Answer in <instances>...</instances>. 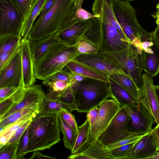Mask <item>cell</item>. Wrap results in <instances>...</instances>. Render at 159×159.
<instances>
[{"label": "cell", "mask_w": 159, "mask_h": 159, "mask_svg": "<svg viewBox=\"0 0 159 159\" xmlns=\"http://www.w3.org/2000/svg\"><path fill=\"white\" fill-rule=\"evenodd\" d=\"M28 128L27 153L50 149L60 141L58 113H39L33 117Z\"/></svg>", "instance_id": "1"}, {"label": "cell", "mask_w": 159, "mask_h": 159, "mask_svg": "<svg viewBox=\"0 0 159 159\" xmlns=\"http://www.w3.org/2000/svg\"><path fill=\"white\" fill-rule=\"evenodd\" d=\"M80 54L76 44L71 45L59 41L52 45L35 63L34 71L36 78L43 80L61 71Z\"/></svg>", "instance_id": "2"}, {"label": "cell", "mask_w": 159, "mask_h": 159, "mask_svg": "<svg viewBox=\"0 0 159 159\" xmlns=\"http://www.w3.org/2000/svg\"><path fill=\"white\" fill-rule=\"evenodd\" d=\"M76 0H57L39 20L33 25L27 39L36 41L65 28L67 17Z\"/></svg>", "instance_id": "3"}, {"label": "cell", "mask_w": 159, "mask_h": 159, "mask_svg": "<svg viewBox=\"0 0 159 159\" xmlns=\"http://www.w3.org/2000/svg\"><path fill=\"white\" fill-rule=\"evenodd\" d=\"M71 84L74 89V104L78 112L87 113L108 98H112L109 83L88 77Z\"/></svg>", "instance_id": "4"}, {"label": "cell", "mask_w": 159, "mask_h": 159, "mask_svg": "<svg viewBox=\"0 0 159 159\" xmlns=\"http://www.w3.org/2000/svg\"><path fill=\"white\" fill-rule=\"evenodd\" d=\"M116 19L125 36L132 44L139 47L142 42L152 41V33L146 31L138 20L136 11L129 2L113 0Z\"/></svg>", "instance_id": "5"}, {"label": "cell", "mask_w": 159, "mask_h": 159, "mask_svg": "<svg viewBox=\"0 0 159 159\" xmlns=\"http://www.w3.org/2000/svg\"><path fill=\"white\" fill-rule=\"evenodd\" d=\"M106 60L119 66L132 79L140 89L143 85V51L132 43L117 51L98 52Z\"/></svg>", "instance_id": "6"}, {"label": "cell", "mask_w": 159, "mask_h": 159, "mask_svg": "<svg viewBox=\"0 0 159 159\" xmlns=\"http://www.w3.org/2000/svg\"><path fill=\"white\" fill-rule=\"evenodd\" d=\"M129 118L125 106L120 107L106 129L97 138V141L106 147L129 135L131 134L127 129Z\"/></svg>", "instance_id": "7"}, {"label": "cell", "mask_w": 159, "mask_h": 159, "mask_svg": "<svg viewBox=\"0 0 159 159\" xmlns=\"http://www.w3.org/2000/svg\"><path fill=\"white\" fill-rule=\"evenodd\" d=\"M25 22L11 0H0V38L21 35Z\"/></svg>", "instance_id": "8"}, {"label": "cell", "mask_w": 159, "mask_h": 159, "mask_svg": "<svg viewBox=\"0 0 159 159\" xmlns=\"http://www.w3.org/2000/svg\"><path fill=\"white\" fill-rule=\"evenodd\" d=\"M125 107L130 116L127 126L128 131L142 135L152 130L154 119L142 103L139 101L135 105Z\"/></svg>", "instance_id": "9"}, {"label": "cell", "mask_w": 159, "mask_h": 159, "mask_svg": "<svg viewBox=\"0 0 159 159\" xmlns=\"http://www.w3.org/2000/svg\"><path fill=\"white\" fill-rule=\"evenodd\" d=\"M120 107L114 99H107L99 106V112L96 121L91 127L90 141H96L99 135L106 129Z\"/></svg>", "instance_id": "10"}, {"label": "cell", "mask_w": 159, "mask_h": 159, "mask_svg": "<svg viewBox=\"0 0 159 159\" xmlns=\"http://www.w3.org/2000/svg\"><path fill=\"white\" fill-rule=\"evenodd\" d=\"M97 19L100 22L101 32L99 52L118 51L126 48L130 44L121 38L117 30L111 23Z\"/></svg>", "instance_id": "11"}, {"label": "cell", "mask_w": 159, "mask_h": 159, "mask_svg": "<svg viewBox=\"0 0 159 159\" xmlns=\"http://www.w3.org/2000/svg\"><path fill=\"white\" fill-rule=\"evenodd\" d=\"M72 60L108 77L112 74L124 72L119 66L106 60L98 52L80 54Z\"/></svg>", "instance_id": "12"}, {"label": "cell", "mask_w": 159, "mask_h": 159, "mask_svg": "<svg viewBox=\"0 0 159 159\" xmlns=\"http://www.w3.org/2000/svg\"><path fill=\"white\" fill-rule=\"evenodd\" d=\"M142 77L143 85L140 89L139 101L144 106L157 125L159 123V103L153 78L146 72L143 73Z\"/></svg>", "instance_id": "13"}, {"label": "cell", "mask_w": 159, "mask_h": 159, "mask_svg": "<svg viewBox=\"0 0 159 159\" xmlns=\"http://www.w3.org/2000/svg\"><path fill=\"white\" fill-rule=\"evenodd\" d=\"M23 75L20 48L15 56L0 71V88L22 85Z\"/></svg>", "instance_id": "14"}, {"label": "cell", "mask_w": 159, "mask_h": 159, "mask_svg": "<svg viewBox=\"0 0 159 159\" xmlns=\"http://www.w3.org/2000/svg\"><path fill=\"white\" fill-rule=\"evenodd\" d=\"M158 148L156 137L152 130L135 143L126 159H147L156 153Z\"/></svg>", "instance_id": "15"}, {"label": "cell", "mask_w": 159, "mask_h": 159, "mask_svg": "<svg viewBox=\"0 0 159 159\" xmlns=\"http://www.w3.org/2000/svg\"><path fill=\"white\" fill-rule=\"evenodd\" d=\"M23 75L22 86L28 87L34 84L36 77L34 71V63L30 41L27 39H22L20 44Z\"/></svg>", "instance_id": "16"}, {"label": "cell", "mask_w": 159, "mask_h": 159, "mask_svg": "<svg viewBox=\"0 0 159 159\" xmlns=\"http://www.w3.org/2000/svg\"><path fill=\"white\" fill-rule=\"evenodd\" d=\"M45 97L46 95L40 85L34 84L25 88L24 95L21 100L0 117V120L29 105L41 103Z\"/></svg>", "instance_id": "17"}, {"label": "cell", "mask_w": 159, "mask_h": 159, "mask_svg": "<svg viewBox=\"0 0 159 159\" xmlns=\"http://www.w3.org/2000/svg\"><path fill=\"white\" fill-rule=\"evenodd\" d=\"M90 19L77 20L73 24L57 33L59 41L69 45H76L82 38Z\"/></svg>", "instance_id": "18"}, {"label": "cell", "mask_w": 159, "mask_h": 159, "mask_svg": "<svg viewBox=\"0 0 159 159\" xmlns=\"http://www.w3.org/2000/svg\"><path fill=\"white\" fill-rule=\"evenodd\" d=\"M69 159H111L108 150L97 141H91L88 146L79 153L70 155Z\"/></svg>", "instance_id": "19"}, {"label": "cell", "mask_w": 159, "mask_h": 159, "mask_svg": "<svg viewBox=\"0 0 159 159\" xmlns=\"http://www.w3.org/2000/svg\"><path fill=\"white\" fill-rule=\"evenodd\" d=\"M108 78L112 98L116 100L120 107L132 106L138 102L139 101L130 93L113 80Z\"/></svg>", "instance_id": "20"}, {"label": "cell", "mask_w": 159, "mask_h": 159, "mask_svg": "<svg viewBox=\"0 0 159 159\" xmlns=\"http://www.w3.org/2000/svg\"><path fill=\"white\" fill-rule=\"evenodd\" d=\"M153 52L147 53L143 51V70L152 77L157 76L159 73V46L152 47Z\"/></svg>", "instance_id": "21"}, {"label": "cell", "mask_w": 159, "mask_h": 159, "mask_svg": "<svg viewBox=\"0 0 159 159\" xmlns=\"http://www.w3.org/2000/svg\"><path fill=\"white\" fill-rule=\"evenodd\" d=\"M59 41L57 33L36 41H30L31 48L34 64L54 43Z\"/></svg>", "instance_id": "22"}, {"label": "cell", "mask_w": 159, "mask_h": 159, "mask_svg": "<svg viewBox=\"0 0 159 159\" xmlns=\"http://www.w3.org/2000/svg\"><path fill=\"white\" fill-rule=\"evenodd\" d=\"M90 128V120L86 117L84 122L78 126V134L71 155L80 152L88 146L91 142L89 136Z\"/></svg>", "instance_id": "23"}, {"label": "cell", "mask_w": 159, "mask_h": 159, "mask_svg": "<svg viewBox=\"0 0 159 159\" xmlns=\"http://www.w3.org/2000/svg\"><path fill=\"white\" fill-rule=\"evenodd\" d=\"M108 78L120 85L139 101L140 90L130 77L124 72L111 75Z\"/></svg>", "instance_id": "24"}, {"label": "cell", "mask_w": 159, "mask_h": 159, "mask_svg": "<svg viewBox=\"0 0 159 159\" xmlns=\"http://www.w3.org/2000/svg\"><path fill=\"white\" fill-rule=\"evenodd\" d=\"M66 66L72 73L109 83L108 77L97 71L72 60Z\"/></svg>", "instance_id": "25"}, {"label": "cell", "mask_w": 159, "mask_h": 159, "mask_svg": "<svg viewBox=\"0 0 159 159\" xmlns=\"http://www.w3.org/2000/svg\"><path fill=\"white\" fill-rule=\"evenodd\" d=\"M65 108L71 112L76 110L75 106L62 102L57 100H50L46 97L41 103L39 113L46 115L58 113L62 108Z\"/></svg>", "instance_id": "26"}, {"label": "cell", "mask_w": 159, "mask_h": 159, "mask_svg": "<svg viewBox=\"0 0 159 159\" xmlns=\"http://www.w3.org/2000/svg\"><path fill=\"white\" fill-rule=\"evenodd\" d=\"M41 103L29 105L10 115L0 120V133L10 125L15 122L24 116L34 112H39Z\"/></svg>", "instance_id": "27"}, {"label": "cell", "mask_w": 159, "mask_h": 159, "mask_svg": "<svg viewBox=\"0 0 159 159\" xmlns=\"http://www.w3.org/2000/svg\"><path fill=\"white\" fill-rule=\"evenodd\" d=\"M46 0H34L28 15L21 34L22 39H26L37 17L42 11Z\"/></svg>", "instance_id": "28"}, {"label": "cell", "mask_w": 159, "mask_h": 159, "mask_svg": "<svg viewBox=\"0 0 159 159\" xmlns=\"http://www.w3.org/2000/svg\"><path fill=\"white\" fill-rule=\"evenodd\" d=\"M82 39L87 40L96 45L100 50L101 28L100 22L97 19H91L90 22L83 34Z\"/></svg>", "instance_id": "29"}, {"label": "cell", "mask_w": 159, "mask_h": 159, "mask_svg": "<svg viewBox=\"0 0 159 159\" xmlns=\"http://www.w3.org/2000/svg\"><path fill=\"white\" fill-rule=\"evenodd\" d=\"M25 91V88L21 85L10 96L0 102V118L20 102L24 96Z\"/></svg>", "instance_id": "30"}, {"label": "cell", "mask_w": 159, "mask_h": 159, "mask_svg": "<svg viewBox=\"0 0 159 159\" xmlns=\"http://www.w3.org/2000/svg\"><path fill=\"white\" fill-rule=\"evenodd\" d=\"M58 119L61 131L65 148L71 151L74 146L77 135L72 129L63 120L58 113Z\"/></svg>", "instance_id": "31"}, {"label": "cell", "mask_w": 159, "mask_h": 159, "mask_svg": "<svg viewBox=\"0 0 159 159\" xmlns=\"http://www.w3.org/2000/svg\"><path fill=\"white\" fill-rule=\"evenodd\" d=\"M39 112H34L27 114L15 122L10 125L0 133V136L4 137L8 141L16 131L20 127L29 119L34 117Z\"/></svg>", "instance_id": "32"}, {"label": "cell", "mask_w": 159, "mask_h": 159, "mask_svg": "<svg viewBox=\"0 0 159 159\" xmlns=\"http://www.w3.org/2000/svg\"><path fill=\"white\" fill-rule=\"evenodd\" d=\"M21 35H14L0 38V54L8 52L20 43Z\"/></svg>", "instance_id": "33"}, {"label": "cell", "mask_w": 159, "mask_h": 159, "mask_svg": "<svg viewBox=\"0 0 159 159\" xmlns=\"http://www.w3.org/2000/svg\"><path fill=\"white\" fill-rule=\"evenodd\" d=\"M136 142L107 150L111 159H126Z\"/></svg>", "instance_id": "34"}, {"label": "cell", "mask_w": 159, "mask_h": 159, "mask_svg": "<svg viewBox=\"0 0 159 159\" xmlns=\"http://www.w3.org/2000/svg\"><path fill=\"white\" fill-rule=\"evenodd\" d=\"M25 23L34 0H11Z\"/></svg>", "instance_id": "35"}, {"label": "cell", "mask_w": 159, "mask_h": 159, "mask_svg": "<svg viewBox=\"0 0 159 159\" xmlns=\"http://www.w3.org/2000/svg\"><path fill=\"white\" fill-rule=\"evenodd\" d=\"M72 74V72L65 66L61 71L43 80L42 84L45 85L48 83L55 80H60L71 84Z\"/></svg>", "instance_id": "36"}, {"label": "cell", "mask_w": 159, "mask_h": 159, "mask_svg": "<svg viewBox=\"0 0 159 159\" xmlns=\"http://www.w3.org/2000/svg\"><path fill=\"white\" fill-rule=\"evenodd\" d=\"M74 87L72 84H70L65 90L57 94L50 100H57L75 106L74 104Z\"/></svg>", "instance_id": "37"}, {"label": "cell", "mask_w": 159, "mask_h": 159, "mask_svg": "<svg viewBox=\"0 0 159 159\" xmlns=\"http://www.w3.org/2000/svg\"><path fill=\"white\" fill-rule=\"evenodd\" d=\"M18 143H7L0 148V159H16Z\"/></svg>", "instance_id": "38"}, {"label": "cell", "mask_w": 159, "mask_h": 159, "mask_svg": "<svg viewBox=\"0 0 159 159\" xmlns=\"http://www.w3.org/2000/svg\"><path fill=\"white\" fill-rule=\"evenodd\" d=\"M76 46L80 54L99 52V48L97 46L84 39H81L76 44Z\"/></svg>", "instance_id": "39"}, {"label": "cell", "mask_w": 159, "mask_h": 159, "mask_svg": "<svg viewBox=\"0 0 159 159\" xmlns=\"http://www.w3.org/2000/svg\"><path fill=\"white\" fill-rule=\"evenodd\" d=\"M29 142L28 127L20 138L16 151V159H24V156L27 153Z\"/></svg>", "instance_id": "40"}, {"label": "cell", "mask_w": 159, "mask_h": 159, "mask_svg": "<svg viewBox=\"0 0 159 159\" xmlns=\"http://www.w3.org/2000/svg\"><path fill=\"white\" fill-rule=\"evenodd\" d=\"M59 113L62 118L72 129L77 136L78 132V126L74 115L65 108H62Z\"/></svg>", "instance_id": "41"}, {"label": "cell", "mask_w": 159, "mask_h": 159, "mask_svg": "<svg viewBox=\"0 0 159 159\" xmlns=\"http://www.w3.org/2000/svg\"><path fill=\"white\" fill-rule=\"evenodd\" d=\"M20 43L12 49L0 54V71L9 62L20 48Z\"/></svg>", "instance_id": "42"}, {"label": "cell", "mask_w": 159, "mask_h": 159, "mask_svg": "<svg viewBox=\"0 0 159 159\" xmlns=\"http://www.w3.org/2000/svg\"><path fill=\"white\" fill-rule=\"evenodd\" d=\"M144 135H138L131 134L125 138L112 143L105 148L108 150L122 145L135 142L139 139Z\"/></svg>", "instance_id": "43"}, {"label": "cell", "mask_w": 159, "mask_h": 159, "mask_svg": "<svg viewBox=\"0 0 159 159\" xmlns=\"http://www.w3.org/2000/svg\"><path fill=\"white\" fill-rule=\"evenodd\" d=\"M33 117L29 119L17 130L9 140L7 143H19L21 138L29 126Z\"/></svg>", "instance_id": "44"}, {"label": "cell", "mask_w": 159, "mask_h": 159, "mask_svg": "<svg viewBox=\"0 0 159 159\" xmlns=\"http://www.w3.org/2000/svg\"><path fill=\"white\" fill-rule=\"evenodd\" d=\"M99 17L98 15L92 14L81 7L77 11L76 15V19L77 21H84L93 18H96Z\"/></svg>", "instance_id": "45"}, {"label": "cell", "mask_w": 159, "mask_h": 159, "mask_svg": "<svg viewBox=\"0 0 159 159\" xmlns=\"http://www.w3.org/2000/svg\"><path fill=\"white\" fill-rule=\"evenodd\" d=\"M19 88L6 87L0 88V102L10 96L15 92Z\"/></svg>", "instance_id": "46"}, {"label": "cell", "mask_w": 159, "mask_h": 159, "mask_svg": "<svg viewBox=\"0 0 159 159\" xmlns=\"http://www.w3.org/2000/svg\"><path fill=\"white\" fill-rule=\"evenodd\" d=\"M98 107L93 108L87 113L86 117L88 118L90 120L91 127L97 119L99 112V108Z\"/></svg>", "instance_id": "47"}, {"label": "cell", "mask_w": 159, "mask_h": 159, "mask_svg": "<svg viewBox=\"0 0 159 159\" xmlns=\"http://www.w3.org/2000/svg\"><path fill=\"white\" fill-rule=\"evenodd\" d=\"M57 0H46L37 20L41 19L45 14L52 8Z\"/></svg>", "instance_id": "48"}, {"label": "cell", "mask_w": 159, "mask_h": 159, "mask_svg": "<svg viewBox=\"0 0 159 159\" xmlns=\"http://www.w3.org/2000/svg\"><path fill=\"white\" fill-rule=\"evenodd\" d=\"M154 45L152 41H148L142 42L140 47L143 51L147 53H152L153 52L152 47Z\"/></svg>", "instance_id": "49"}, {"label": "cell", "mask_w": 159, "mask_h": 159, "mask_svg": "<svg viewBox=\"0 0 159 159\" xmlns=\"http://www.w3.org/2000/svg\"><path fill=\"white\" fill-rule=\"evenodd\" d=\"M156 27L152 33V41L154 44L159 46V22L156 21Z\"/></svg>", "instance_id": "50"}, {"label": "cell", "mask_w": 159, "mask_h": 159, "mask_svg": "<svg viewBox=\"0 0 159 159\" xmlns=\"http://www.w3.org/2000/svg\"><path fill=\"white\" fill-rule=\"evenodd\" d=\"M33 152V154L32 155L30 159H55V158L42 154L40 152H39L38 151H35Z\"/></svg>", "instance_id": "51"}, {"label": "cell", "mask_w": 159, "mask_h": 159, "mask_svg": "<svg viewBox=\"0 0 159 159\" xmlns=\"http://www.w3.org/2000/svg\"><path fill=\"white\" fill-rule=\"evenodd\" d=\"M72 73V80L71 84L80 82L88 77L79 74Z\"/></svg>", "instance_id": "52"}, {"label": "cell", "mask_w": 159, "mask_h": 159, "mask_svg": "<svg viewBox=\"0 0 159 159\" xmlns=\"http://www.w3.org/2000/svg\"><path fill=\"white\" fill-rule=\"evenodd\" d=\"M156 11L151 16L153 18L155 19L156 21L159 22V2L156 6Z\"/></svg>", "instance_id": "53"}, {"label": "cell", "mask_w": 159, "mask_h": 159, "mask_svg": "<svg viewBox=\"0 0 159 159\" xmlns=\"http://www.w3.org/2000/svg\"><path fill=\"white\" fill-rule=\"evenodd\" d=\"M152 131L154 133L157 139V143L159 147V123L153 129Z\"/></svg>", "instance_id": "54"}, {"label": "cell", "mask_w": 159, "mask_h": 159, "mask_svg": "<svg viewBox=\"0 0 159 159\" xmlns=\"http://www.w3.org/2000/svg\"><path fill=\"white\" fill-rule=\"evenodd\" d=\"M147 159H159V152L157 151L154 155L148 158Z\"/></svg>", "instance_id": "55"}, {"label": "cell", "mask_w": 159, "mask_h": 159, "mask_svg": "<svg viewBox=\"0 0 159 159\" xmlns=\"http://www.w3.org/2000/svg\"><path fill=\"white\" fill-rule=\"evenodd\" d=\"M156 92L159 103V85H154Z\"/></svg>", "instance_id": "56"}, {"label": "cell", "mask_w": 159, "mask_h": 159, "mask_svg": "<svg viewBox=\"0 0 159 159\" xmlns=\"http://www.w3.org/2000/svg\"><path fill=\"white\" fill-rule=\"evenodd\" d=\"M126 0L129 1H133L134 0Z\"/></svg>", "instance_id": "57"}, {"label": "cell", "mask_w": 159, "mask_h": 159, "mask_svg": "<svg viewBox=\"0 0 159 159\" xmlns=\"http://www.w3.org/2000/svg\"><path fill=\"white\" fill-rule=\"evenodd\" d=\"M157 151L159 152V147L158 148Z\"/></svg>", "instance_id": "58"}, {"label": "cell", "mask_w": 159, "mask_h": 159, "mask_svg": "<svg viewBox=\"0 0 159 159\" xmlns=\"http://www.w3.org/2000/svg\"></svg>", "instance_id": "59"}]
</instances>
